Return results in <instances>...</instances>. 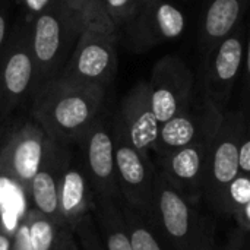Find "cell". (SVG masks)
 <instances>
[{
    "mask_svg": "<svg viewBox=\"0 0 250 250\" xmlns=\"http://www.w3.org/2000/svg\"><path fill=\"white\" fill-rule=\"evenodd\" d=\"M248 29L243 22L205 54L202 91L223 111H229V101L242 78Z\"/></svg>",
    "mask_w": 250,
    "mask_h": 250,
    "instance_id": "cell-8",
    "label": "cell"
},
{
    "mask_svg": "<svg viewBox=\"0 0 250 250\" xmlns=\"http://www.w3.org/2000/svg\"><path fill=\"white\" fill-rule=\"evenodd\" d=\"M243 113H245V120H243V129H242L240 146H239V168L240 173L250 174V111H243Z\"/></svg>",
    "mask_w": 250,
    "mask_h": 250,
    "instance_id": "cell-25",
    "label": "cell"
},
{
    "mask_svg": "<svg viewBox=\"0 0 250 250\" xmlns=\"http://www.w3.org/2000/svg\"><path fill=\"white\" fill-rule=\"evenodd\" d=\"M73 144H64L47 136L40 167L31 182L28 199L31 208L38 209L60 227L59 195L64 168L73 151ZM62 229V227H60Z\"/></svg>",
    "mask_w": 250,
    "mask_h": 250,
    "instance_id": "cell-15",
    "label": "cell"
},
{
    "mask_svg": "<svg viewBox=\"0 0 250 250\" xmlns=\"http://www.w3.org/2000/svg\"><path fill=\"white\" fill-rule=\"evenodd\" d=\"M12 233L4 229L0 221V250H12Z\"/></svg>",
    "mask_w": 250,
    "mask_h": 250,
    "instance_id": "cell-36",
    "label": "cell"
},
{
    "mask_svg": "<svg viewBox=\"0 0 250 250\" xmlns=\"http://www.w3.org/2000/svg\"><path fill=\"white\" fill-rule=\"evenodd\" d=\"M29 45L35 66L32 97L54 79L70 57L83 25L63 0H56L29 25Z\"/></svg>",
    "mask_w": 250,
    "mask_h": 250,
    "instance_id": "cell-2",
    "label": "cell"
},
{
    "mask_svg": "<svg viewBox=\"0 0 250 250\" xmlns=\"http://www.w3.org/2000/svg\"><path fill=\"white\" fill-rule=\"evenodd\" d=\"M23 218L28 224V233L32 249L54 250L60 231L59 224L35 208H28Z\"/></svg>",
    "mask_w": 250,
    "mask_h": 250,
    "instance_id": "cell-21",
    "label": "cell"
},
{
    "mask_svg": "<svg viewBox=\"0 0 250 250\" xmlns=\"http://www.w3.org/2000/svg\"><path fill=\"white\" fill-rule=\"evenodd\" d=\"M205 217L157 168L149 224L170 250H193Z\"/></svg>",
    "mask_w": 250,
    "mask_h": 250,
    "instance_id": "cell-3",
    "label": "cell"
},
{
    "mask_svg": "<svg viewBox=\"0 0 250 250\" xmlns=\"http://www.w3.org/2000/svg\"><path fill=\"white\" fill-rule=\"evenodd\" d=\"M245 236H246V234H245L242 230L234 229V230L230 233V236H229L226 245L223 246V250H243Z\"/></svg>",
    "mask_w": 250,
    "mask_h": 250,
    "instance_id": "cell-34",
    "label": "cell"
},
{
    "mask_svg": "<svg viewBox=\"0 0 250 250\" xmlns=\"http://www.w3.org/2000/svg\"><path fill=\"white\" fill-rule=\"evenodd\" d=\"M144 0H101L103 16L113 31L122 29L136 13Z\"/></svg>",
    "mask_w": 250,
    "mask_h": 250,
    "instance_id": "cell-23",
    "label": "cell"
},
{
    "mask_svg": "<svg viewBox=\"0 0 250 250\" xmlns=\"http://www.w3.org/2000/svg\"><path fill=\"white\" fill-rule=\"evenodd\" d=\"M35 75L29 45V26L19 29L0 59V114L10 113L31 92Z\"/></svg>",
    "mask_w": 250,
    "mask_h": 250,
    "instance_id": "cell-14",
    "label": "cell"
},
{
    "mask_svg": "<svg viewBox=\"0 0 250 250\" xmlns=\"http://www.w3.org/2000/svg\"><path fill=\"white\" fill-rule=\"evenodd\" d=\"M75 145L79 149L94 199H110L122 204L116 173L113 119L101 113Z\"/></svg>",
    "mask_w": 250,
    "mask_h": 250,
    "instance_id": "cell-6",
    "label": "cell"
},
{
    "mask_svg": "<svg viewBox=\"0 0 250 250\" xmlns=\"http://www.w3.org/2000/svg\"><path fill=\"white\" fill-rule=\"evenodd\" d=\"M122 211L126 221L132 250H166L163 240L154 227L136 211L122 202Z\"/></svg>",
    "mask_w": 250,
    "mask_h": 250,
    "instance_id": "cell-20",
    "label": "cell"
},
{
    "mask_svg": "<svg viewBox=\"0 0 250 250\" xmlns=\"http://www.w3.org/2000/svg\"><path fill=\"white\" fill-rule=\"evenodd\" d=\"M248 202H250V174L239 173L226 188L218 214L231 217Z\"/></svg>",
    "mask_w": 250,
    "mask_h": 250,
    "instance_id": "cell-22",
    "label": "cell"
},
{
    "mask_svg": "<svg viewBox=\"0 0 250 250\" xmlns=\"http://www.w3.org/2000/svg\"><path fill=\"white\" fill-rule=\"evenodd\" d=\"M193 250H223V246H220L217 240V229L214 220L211 218L204 220L202 231Z\"/></svg>",
    "mask_w": 250,
    "mask_h": 250,
    "instance_id": "cell-26",
    "label": "cell"
},
{
    "mask_svg": "<svg viewBox=\"0 0 250 250\" xmlns=\"http://www.w3.org/2000/svg\"><path fill=\"white\" fill-rule=\"evenodd\" d=\"M47 135L34 120L13 127L0 144V179L13 183L26 196L40 167Z\"/></svg>",
    "mask_w": 250,
    "mask_h": 250,
    "instance_id": "cell-11",
    "label": "cell"
},
{
    "mask_svg": "<svg viewBox=\"0 0 250 250\" xmlns=\"http://www.w3.org/2000/svg\"><path fill=\"white\" fill-rule=\"evenodd\" d=\"M214 139V138H212ZM212 139L201 141L163 157H157V168L168 182L193 205L199 207L204 199L207 167Z\"/></svg>",
    "mask_w": 250,
    "mask_h": 250,
    "instance_id": "cell-13",
    "label": "cell"
},
{
    "mask_svg": "<svg viewBox=\"0 0 250 250\" xmlns=\"http://www.w3.org/2000/svg\"><path fill=\"white\" fill-rule=\"evenodd\" d=\"M105 92L54 78L34 95L31 114L48 138L75 145L101 114Z\"/></svg>",
    "mask_w": 250,
    "mask_h": 250,
    "instance_id": "cell-1",
    "label": "cell"
},
{
    "mask_svg": "<svg viewBox=\"0 0 250 250\" xmlns=\"http://www.w3.org/2000/svg\"><path fill=\"white\" fill-rule=\"evenodd\" d=\"M243 250H250V234L245 236V242H243Z\"/></svg>",
    "mask_w": 250,
    "mask_h": 250,
    "instance_id": "cell-37",
    "label": "cell"
},
{
    "mask_svg": "<svg viewBox=\"0 0 250 250\" xmlns=\"http://www.w3.org/2000/svg\"><path fill=\"white\" fill-rule=\"evenodd\" d=\"M231 218L236 221L239 230H242L245 234H250V202L243 205L242 208H239L231 215Z\"/></svg>",
    "mask_w": 250,
    "mask_h": 250,
    "instance_id": "cell-33",
    "label": "cell"
},
{
    "mask_svg": "<svg viewBox=\"0 0 250 250\" xmlns=\"http://www.w3.org/2000/svg\"><path fill=\"white\" fill-rule=\"evenodd\" d=\"M113 139L117 183L122 202L141 214L148 223L152 217L154 183L157 166L151 157L136 149L123 127L113 117Z\"/></svg>",
    "mask_w": 250,
    "mask_h": 250,
    "instance_id": "cell-5",
    "label": "cell"
},
{
    "mask_svg": "<svg viewBox=\"0 0 250 250\" xmlns=\"http://www.w3.org/2000/svg\"><path fill=\"white\" fill-rule=\"evenodd\" d=\"M243 120L245 113L240 108L226 111L211 144L204 199L215 214L220 211L226 188L240 173L239 146Z\"/></svg>",
    "mask_w": 250,
    "mask_h": 250,
    "instance_id": "cell-7",
    "label": "cell"
},
{
    "mask_svg": "<svg viewBox=\"0 0 250 250\" xmlns=\"http://www.w3.org/2000/svg\"><path fill=\"white\" fill-rule=\"evenodd\" d=\"M7 10L0 6V50L4 45L6 37H7Z\"/></svg>",
    "mask_w": 250,
    "mask_h": 250,
    "instance_id": "cell-35",
    "label": "cell"
},
{
    "mask_svg": "<svg viewBox=\"0 0 250 250\" xmlns=\"http://www.w3.org/2000/svg\"><path fill=\"white\" fill-rule=\"evenodd\" d=\"M248 1L249 0H208L199 34V44L205 54L242 23Z\"/></svg>",
    "mask_w": 250,
    "mask_h": 250,
    "instance_id": "cell-18",
    "label": "cell"
},
{
    "mask_svg": "<svg viewBox=\"0 0 250 250\" xmlns=\"http://www.w3.org/2000/svg\"><path fill=\"white\" fill-rule=\"evenodd\" d=\"M117 34L86 26L56 78L107 91L117 73Z\"/></svg>",
    "mask_w": 250,
    "mask_h": 250,
    "instance_id": "cell-4",
    "label": "cell"
},
{
    "mask_svg": "<svg viewBox=\"0 0 250 250\" xmlns=\"http://www.w3.org/2000/svg\"><path fill=\"white\" fill-rule=\"evenodd\" d=\"M79 250H105L92 214L85 215L72 230Z\"/></svg>",
    "mask_w": 250,
    "mask_h": 250,
    "instance_id": "cell-24",
    "label": "cell"
},
{
    "mask_svg": "<svg viewBox=\"0 0 250 250\" xmlns=\"http://www.w3.org/2000/svg\"><path fill=\"white\" fill-rule=\"evenodd\" d=\"M114 119L123 127L130 144L142 154L151 157L161 123L151 105L148 81H139L125 95Z\"/></svg>",
    "mask_w": 250,
    "mask_h": 250,
    "instance_id": "cell-16",
    "label": "cell"
},
{
    "mask_svg": "<svg viewBox=\"0 0 250 250\" xmlns=\"http://www.w3.org/2000/svg\"><path fill=\"white\" fill-rule=\"evenodd\" d=\"M86 26L97 28V29H103V31H108V32H116V31H113V28L107 23V21L103 16L101 0H91V3H89V12H88V19H86Z\"/></svg>",
    "mask_w": 250,
    "mask_h": 250,
    "instance_id": "cell-28",
    "label": "cell"
},
{
    "mask_svg": "<svg viewBox=\"0 0 250 250\" xmlns=\"http://www.w3.org/2000/svg\"><path fill=\"white\" fill-rule=\"evenodd\" d=\"M56 0H21L22 7L25 10V22L29 25L40 13L48 9Z\"/></svg>",
    "mask_w": 250,
    "mask_h": 250,
    "instance_id": "cell-30",
    "label": "cell"
},
{
    "mask_svg": "<svg viewBox=\"0 0 250 250\" xmlns=\"http://www.w3.org/2000/svg\"><path fill=\"white\" fill-rule=\"evenodd\" d=\"M94 208V193L86 176L81 155L78 157L75 151L67 161L63 173L60 195H59V209H60V227L73 230L75 226Z\"/></svg>",
    "mask_w": 250,
    "mask_h": 250,
    "instance_id": "cell-17",
    "label": "cell"
},
{
    "mask_svg": "<svg viewBox=\"0 0 250 250\" xmlns=\"http://www.w3.org/2000/svg\"><path fill=\"white\" fill-rule=\"evenodd\" d=\"M12 250H34L31 240H29V233H28V224L26 220L22 217L21 221L18 223L16 229L12 233Z\"/></svg>",
    "mask_w": 250,
    "mask_h": 250,
    "instance_id": "cell-29",
    "label": "cell"
},
{
    "mask_svg": "<svg viewBox=\"0 0 250 250\" xmlns=\"http://www.w3.org/2000/svg\"><path fill=\"white\" fill-rule=\"evenodd\" d=\"M242 97H240V110L250 111V29L248 31V41H246V53H245V64L242 72Z\"/></svg>",
    "mask_w": 250,
    "mask_h": 250,
    "instance_id": "cell-27",
    "label": "cell"
},
{
    "mask_svg": "<svg viewBox=\"0 0 250 250\" xmlns=\"http://www.w3.org/2000/svg\"><path fill=\"white\" fill-rule=\"evenodd\" d=\"M151 105L160 123L185 111L195 94V76L177 56H164L152 67L148 81Z\"/></svg>",
    "mask_w": 250,
    "mask_h": 250,
    "instance_id": "cell-12",
    "label": "cell"
},
{
    "mask_svg": "<svg viewBox=\"0 0 250 250\" xmlns=\"http://www.w3.org/2000/svg\"><path fill=\"white\" fill-rule=\"evenodd\" d=\"M224 113L204 92H196L190 105L161 123L152 152L163 157L179 148L212 139L223 122Z\"/></svg>",
    "mask_w": 250,
    "mask_h": 250,
    "instance_id": "cell-9",
    "label": "cell"
},
{
    "mask_svg": "<svg viewBox=\"0 0 250 250\" xmlns=\"http://www.w3.org/2000/svg\"><path fill=\"white\" fill-rule=\"evenodd\" d=\"M185 28L186 16L174 3L168 0H144L122 29L127 47L135 53H144L179 38Z\"/></svg>",
    "mask_w": 250,
    "mask_h": 250,
    "instance_id": "cell-10",
    "label": "cell"
},
{
    "mask_svg": "<svg viewBox=\"0 0 250 250\" xmlns=\"http://www.w3.org/2000/svg\"><path fill=\"white\" fill-rule=\"evenodd\" d=\"M54 250H79L76 237H75V234H73L72 230H69V229H60Z\"/></svg>",
    "mask_w": 250,
    "mask_h": 250,
    "instance_id": "cell-32",
    "label": "cell"
},
{
    "mask_svg": "<svg viewBox=\"0 0 250 250\" xmlns=\"http://www.w3.org/2000/svg\"><path fill=\"white\" fill-rule=\"evenodd\" d=\"M64 4L69 7V10L76 16V19L86 26V19H88V12H89V3L91 0H63Z\"/></svg>",
    "mask_w": 250,
    "mask_h": 250,
    "instance_id": "cell-31",
    "label": "cell"
},
{
    "mask_svg": "<svg viewBox=\"0 0 250 250\" xmlns=\"http://www.w3.org/2000/svg\"><path fill=\"white\" fill-rule=\"evenodd\" d=\"M92 217L105 250H132L122 204L110 199H94Z\"/></svg>",
    "mask_w": 250,
    "mask_h": 250,
    "instance_id": "cell-19",
    "label": "cell"
}]
</instances>
